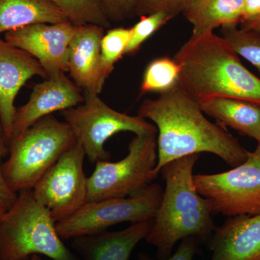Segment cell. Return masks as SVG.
Wrapping results in <instances>:
<instances>
[{
	"instance_id": "4",
	"label": "cell",
	"mask_w": 260,
	"mask_h": 260,
	"mask_svg": "<svg viewBox=\"0 0 260 260\" xmlns=\"http://www.w3.org/2000/svg\"><path fill=\"white\" fill-rule=\"evenodd\" d=\"M56 223L32 189L19 191L0 219V260H30L34 255L80 260L64 245Z\"/></svg>"
},
{
	"instance_id": "19",
	"label": "cell",
	"mask_w": 260,
	"mask_h": 260,
	"mask_svg": "<svg viewBox=\"0 0 260 260\" xmlns=\"http://www.w3.org/2000/svg\"><path fill=\"white\" fill-rule=\"evenodd\" d=\"M244 0H197L183 13L192 25L193 37L212 34L218 27L238 25Z\"/></svg>"
},
{
	"instance_id": "2",
	"label": "cell",
	"mask_w": 260,
	"mask_h": 260,
	"mask_svg": "<svg viewBox=\"0 0 260 260\" xmlns=\"http://www.w3.org/2000/svg\"><path fill=\"white\" fill-rule=\"evenodd\" d=\"M174 59L179 68V85L198 104L231 98L260 104V79L242 64L223 37L214 32L193 37Z\"/></svg>"
},
{
	"instance_id": "20",
	"label": "cell",
	"mask_w": 260,
	"mask_h": 260,
	"mask_svg": "<svg viewBox=\"0 0 260 260\" xmlns=\"http://www.w3.org/2000/svg\"><path fill=\"white\" fill-rule=\"evenodd\" d=\"M179 68L174 58H157L145 68L141 85V95L148 93L159 94L171 90L179 83Z\"/></svg>"
},
{
	"instance_id": "13",
	"label": "cell",
	"mask_w": 260,
	"mask_h": 260,
	"mask_svg": "<svg viewBox=\"0 0 260 260\" xmlns=\"http://www.w3.org/2000/svg\"><path fill=\"white\" fill-rule=\"evenodd\" d=\"M34 85L28 102L18 108L12 138L23 133L39 119L55 112H62L84 102L81 89L64 73L51 75Z\"/></svg>"
},
{
	"instance_id": "27",
	"label": "cell",
	"mask_w": 260,
	"mask_h": 260,
	"mask_svg": "<svg viewBox=\"0 0 260 260\" xmlns=\"http://www.w3.org/2000/svg\"><path fill=\"white\" fill-rule=\"evenodd\" d=\"M9 155V146L5 137L4 129L0 119V205L5 210L9 209L15 203L18 194L10 189L3 177L2 159Z\"/></svg>"
},
{
	"instance_id": "31",
	"label": "cell",
	"mask_w": 260,
	"mask_h": 260,
	"mask_svg": "<svg viewBox=\"0 0 260 260\" xmlns=\"http://www.w3.org/2000/svg\"><path fill=\"white\" fill-rule=\"evenodd\" d=\"M5 211H6V210H5L4 208H3V207H2L1 205H0V219H1L2 217L3 216V215H4L5 213Z\"/></svg>"
},
{
	"instance_id": "15",
	"label": "cell",
	"mask_w": 260,
	"mask_h": 260,
	"mask_svg": "<svg viewBox=\"0 0 260 260\" xmlns=\"http://www.w3.org/2000/svg\"><path fill=\"white\" fill-rule=\"evenodd\" d=\"M210 260H260V214L229 218L209 239Z\"/></svg>"
},
{
	"instance_id": "22",
	"label": "cell",
	"mask_w": 260,
	"mask_h": 260,
	"mask_svg": "<svg viewBox=\"0 0 260 260\" xmlns=\"http://www.w3.org/2000/svg\"><path fill=\"white\" fill-rule=\"evenodd\" d=\"M222 37L238 55L242 56L260 73V32L237 25L221 27Z\"/></svg>"
},
{
	"instance_id": "17",
	"label": "cell",
	"mask_w": 260,
	"mask_h": 260,
	"mask_svg": "<svg viewBox=\"0 0 260 260\" xmlns=\"http://www.w3.org/2000/svg\"><path fill=\"white\" fill-rule=\"evenodd\" d=\"M201 110L217 124L255 139L260 130V104L242 99L216 98L200 103Z\"/></svg>"
},
{
	"instance_id": "6",
	"label": "cell",
	"mask_w": 260,
	"mask_h": 260,
	"mask_svg": "<svg viewBox=\"0 0 260 260\" xmlns=\"http://www.w3.org/2000/svg\"><path fill=\"white\" fill-rule=\"evenodd\" d=\"M157 134L135 135L124 158L97 162L88 178V202L137 196L153 184L158 175Z\"/></svg>"
},
{
	"instance_id": "10",
	"label": "cell",
	"mask_w": 260,
	"mask_h": 260,
	"mask_svg": "<svg viewBox=\"0 0 260 260\" xmlns=\"http://www.w3.org/2000/svg\"><path fill=\"white\" fill-rule=\"evenodd\" d=\"M85 152L77 142L61 155L32 189L39 203L57 223L88 203V178L84 172Z\"/></svg>"
},
{
	"instance_id": "11",
	"label": "cell",
	"mask_w": 260,
	"mask_h": 260,
	"mask_svg": "<svg viewBox=\"0 0 260 260\" xmlns=\"http://www.w3.org/2000/svg\"><path fill=\"white\" fill-rule=\"evenodd\" d=\"M76 30L70 21L32 24L7 32L5 40L34 56L49 78L68 71L70 45Z\"/></svg>"
},
{
	"instance_id": "33",
	"label": "cell",
	"mask_w": 260,
	"mask_h": 260,
	"mask_svg": "<svg viewBox=\"0 0 260 260\" xmlns=\"http://www.w3.org/2000/svg\"><path fill=\"white\" fill-rule=\"evenodd\" d=\"M30 260H42V258L39 255H34L30 257Z\"/></svg>"
},
{
	"instance_id": "8",
	"label": "cell",
	"mask_w": 260,
	"mask_h": 260,
	"mask_svg": "<svg viewBox=\"0 0 260 260\" xmlns=\"http://www.w3.org/2000/svg\"><path fill=\"white\" fill-rule=\"evenodd\" d=\"M164 189L153 183L135 197L88 202L71 216L57 222L56 231L62 240L93 235L117 224L153 220L161 202Z\"/></svg>"
},
{
	"instance_id": "14",
	"label": "cell",
	"mask_w": 260,
	"mask_h": 260,
	"mask_svg": "<svg viewBox=\"0 0 260 260\" xmlns=\"http://www.w3.org/2000/svg\"><path fill=\"white\" fill-rule=\"evenodd\" d=\"M105 28L93 24L77 25L70 43L68 73L84 93L99 94L104 88L107 76L101 58V44Z\"/></svg>"
},
{
	"instance_id": "25",
	"label": "cell",
	"mask_w": 260,
	"mask_h": 260,
	"mask_svg": "<svg viewBox=\"0 0 260 260\" xmlns=\"http://www.w3.org/2000/svg\"><path fill=\"white\" fill-rule=\"evenodd\" d=\"M197 0H140L137 15L145 16L156 13L164 12L175 18L184 11Z\"/></svg>"
},
{
	"instance_id": "7",
	"label": "cell",
	"mask_w": 260,
	"mask_h": 260,
	"mask_svg": "<svg viewBox=\"0 0 260 260\" xmlns=\"http://www.w3.org/2000/svg\"><path fill=\"white\" fill-rule=\"evenodd\" d=\"M83 95L81 104L62 111L61 114L91 164L110 160L112 155L104 146L113 135L121 132L135 135L158 133L156 126L142 116H129L114 110L103 102L99 94Z\"/></svg>"
},
{
	"instance_id": "3",
	"label": "cell",
	"mask_w": 260,
	"mask_h": 260,
	"mask_svg": "<svg viewBox=\"0 0 260 260\" xmlns=\"http://www.w3.org/2000/svg\"><path fill=\"white\" fill-rule=\"evenodd\" d=\"M200 154L169 162L160 169L165 181L161 202L145 240L156 248L159 260L172 255L179 241L209 240L215 230L211 204L197 191L193 171Z\"/></svg>"
},
{
	"instance_id": "26",
	"label": "cell",
	"mask_w": 260,
	"mask_h": 260,
	"mask_svg": "<svg viewBox=\"0 0 260 260\" xmlns=\"http://www.w3.org/2000/svg\"><path fill=\"white\" fill-rule=\"evenodd\" d=\"M103 10L110 23L124 21L137 15L140 0H100Z\"/></svg>"
},
{
	"instance_id": "9",
	"label": "cell",
	"mask_w": 260,
	"mask_h": 260,
	"mask_svg": "<svg viewBox=\"0 0 260 260\" xmlns=\"http://www.w3.org/2000/svg\"><path fill=\"white\" fill-rule=\"evenodd\" d=\"M197 191L209 200L213 213L228 218L260 214V148L227 172L194 174Z\"/></svg>"
},
{
	"instance_id": "32",
	"label": "cell",
	"mask_w": 260,
	"mask_h": 260,
	"mask_svg": "<svg viewBox=\"0 0 260 260\" xmlns=\"http://www.w3.org/2000/svg\"><path fill=\"white\" fill-rule=\"evenodd\" d=\"M255 140H256V141H257L258 143L257 146H259L260 148V130L259 131V133H258L257 135H256Z\"/></svg>"
},
{
	"instance_id": "29",
	"label": "cell",
	"mask_w": 260,
	"mask_h": 260,
	"mask_svg": "<svg viewBox=\"0 0 260 260\" xmlns=\"http://www.w3.org/2000/svg\"><path fill=\"white\" fill-rule=\"evenodd\" d=\"M260 19V0H244L242 20V25L253 23Z\"/></svg>"
},
{
	"instance_id": "21",
	"label": "cell",
	"mask_w": 260,
	"mask_h": 260,
	"mask_svg": "<svg viewBox=\"0 0 260 260\" xmlns=\"http://www.w3.org/2000/svg\"><path fill=\"white\" fill-rule=\"evenodd\" d=\"M67 15L75 25L93 24L104 28L110 27L100 0H49Z\"/></svg>"
},
{
	"instance_id": "16",
	"label": "cell",
	"mask_w": 260,
	"mask_h": 260,
	"mask_svg": "<svg viewBox=\"0 0 260 260\" xmlns=\"http://www.w3.org/2000/svg\"><path fill=\"white\" fill-rule=\"evenodd\" d=\"M154 220L132 223L118 232H103L72 239L80 260H129L135 248L153 227Z\"/></svg>"
},
{
	"instance_id": "5",
	"label": "cell",
	"mask_w": 260,
	"mask_h": 260,
	"mask_svg": "<svg viewBox=\"0 0 260 260\" xmlns=\"http://www.w3.org/2000/svg\"><path fill=\"white\" fill-rule=\"evenodd\" d=\"M77 143L64 121L49 115L10 140L3 177L14 192L32 189L61 155Z\"/></svg>"
},
{
	"instance_id": "30",
	"label": "cell",
	"mask_w": 260,
	"mask_h": 260,
	"mask_svg": "<svg viewBox=\"0 0 260 260\" xmlns=\"http://www.w3.org/2000/svg\"><path fill=\"white\" fill-rule=\"evenodd\" d=\"M242 28L249 29V30H256V31L260 32V19L253 23L244 24L242 25Z\"/></svg>"
},
{
	"instance_id": "12",
	"label": "cell",
	"mask_w": 260,
	"mask_h": 260,
	"mask_svg": "<svg viewBox=\"0 0 260 260\" xmlns=\"http://www.w3.org/2000/svg\"><path fill=\"white\" fill-rule=\"evenodd\" d=\"M34 76L48 78L34 56L0 38V119L8 146L17 110L15 99L22 87Z\"/></svg>"
},
{
	"instance_id": "1",
	"label": "cell",
	"mask_w": 260,
	"mask_h": 260,
	"mask_svg": "<svg viewBox=\"0 0 260 260\" xmlns=\"http://www.w3.org/2000/svg\"><path fill=\"white\" fill-rule=\"evenodd\" d=\"M138 114L153 121L158 130L156 172L169 162L188 155L209 153L232 168L247 159L248 151L226 128L205 117L200 104L179 86L146 99Z\"/></svg>"
},
{
	"instance_id": "18",
	"label": "cell",
	"mask_w": 260,
	"mask_h": 260,
	"mask_svg": "<svg viewBox=\"0 0 260 260\" xmlns=\"http://www.w3.org/2000/svg\"><path fill=\"white\" fill-rule=\"evenodd\" d=\"M70 21L49 0H0V35L37 23Z\"/></svg>"
},
{
	"instance_id": "28",
	"label": "cell",
	"mask_w": 260,
	"mask_h": 260,
	"mask_svg": "<svg viewBox=\"0 0 260 260\" xmlns=\"http://www.w3.org/2000/svg\"><path fill=\"white\" fill-rule=\"evenodd\" d=\"M200 241L196 237H188L181 240L180 245L174 254L164 260H193L199 250L198 245ZM139 260H155L146 253H140Z\"/></svg>"
},
{
	"instance_id": "24",
	"label": "cell",
	"mask_w": 260,
	"mask_h": 260,
	"mask_svg": "<svg viewBox=\"0 0 260 260\" xmlns=\"http://www.w3.org/2000/svg\"><path fill=\"white\" fill-rule=\"evenodd\" d=\"M172 19V16L164 12H156L141 17L140 21L131 28V38L124 51V55L133 56L136 54L149 38Z\"/></svg>"
},
{
	"instance_id": "23",
	"label": "cell",
	"mask_w": 260,
	"mask_h": 260,
	"mask_svg": "<svg viewBox=\"0 0 260 260\" xmlns=\"http://www.w3.org/2000/svg\"><path fill=\"white\" fill-rule=\"evenodd\" d=\"M131 32V28L119 27L104 34L101 44V58L103 69L107 78L114 70L116 63L124 55Z\"/></svg>"
}]
</instances>
